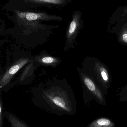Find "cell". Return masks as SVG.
I'll return each mask as SVG.
<instances>
[{
	"instance_id": "cell-1",
	"label": "cell",
	"mask_w": 127,
	"mask_h": 127,
	"mask_svg": "<svg viewBox=\"0 0 127 127\" xmlns=\"http://www.w3.org/2000/svg\"><path fill=\"white\" fill-rule=\"evenodd\" d=\"M45 87L38 88L34 93V98L41 106L50 112L59 115H70L72 102L70 99V87L63 80L47 82Z\"/></svg>"
},
{
	"instance_id": "cell-2",
	"label": "cell",
	"mask_w": 127,
	"mask_h": 127,
	"mask_svg": "<svg viewBox=\"0 0 127 127\" xmlns=\"http://www.w3.org/2000/svg\"><path fill=\"white\" fill-rule=\"evenodd\" d=\"M30 59L27 57H23L19 59L6 70V72L1 76L0 79V88H3L6 86L16 74L26 64L29 62Z\"/></svg>"
},
{
	"instance_id": "cell-3",
	"label": "cell",
	"mask_w": 127,
	"mask_h": 127,
	"mask_svg": "<svg viewBox=\"0 0 127 127\" xmlns=\"http://www.w3.org/2000/svg\"><path fill=\"white\" fill-rule=\"evenodd\" d=\"M37 60L40 64L44 65L53 66L59 64V59L50 56H44L38 58Z\"/></svg>"
},
{
	"instance_id": "cell-4",
	"label": "cell",
	"mask_w": 127,
	"mask_h": 127,
	"mask_svg": "<svg viewBox=\"0 0 127 127\" xmlns=\"http://www.w3.org/2000/svg\"><path fill=\"white\" fill-rule=\"evenodd\" d=\"M113 123L109 120L105 118L99 119L92 124L94 127H110L112 126Z\"/></svg>"
},
{
	"instance_id": "cell-5",
	"label": "cell",
	"mask_w": 127,
	"mask_h": 127,
	"mask_svg": "<svg viewBox=\"0 0 127 127\" xmlns=\"http://www.w3.org/2000/svg\"><path fill=\"white\" fill-rule=\"evenodd\" d=\"M9 120L10 122H11V124L13 125V127H18L19 126L18 124L20 125V127H27V126L25 125L23 123L21 122V121H19L18 119H16L13 116H8Z\"/></svg>"
},
{
	"instance_id": "cell-6",
	"label": "cell",
	"mask_w": 127,
	"mask_h": 127,
	"mask_svg": "<svg viewBox=\"0 0 127 127\" xmlns=\"http://www.w3.org/2000/svg\"><path fill=\"white\" fill-rule=\"evenodd\" d=\"M84 82L88 88L91 91H94L95 90V86L93 82L88 78H85L84 79Z\"/></svg>"
},
{
	"instance_id": "cell-7",
	"label": "cell",
	"mask_w": 127,
	"mask_h": 127,
	"mask_svg": "<svg viewBox=\"0 0 127 127\" xmlns=\"http://www.w3.org/2000/svg\"><path fill=\"white\" fill-rule=\"evenodd\" d=\"M77 24H78V22H77V19L75 18L70 24L69 29V35H72L74 33L77 28Z\"/></svg>"
},
{
	"instance_id": "cell-8",
	"label": "cell",
	"mask_w": 127,
	"mask_h": 127,
	"mask_svg": "<svg viewBox=\"0 0 127 127\" xmlns=\"http://www.w3.org/2000/svg\"><path fill=\"white\" fill-rule=\"evenodd\" d=\"M38 17L37 14L33 13H29L26 15V18L29 21L34 20H37Z\"/></svg>"
},
{
	"instance_id": "cell-9",
	"label": "cell",
	"mask_w": 127,
	"mask_h": 127,
	"mask_svg": "<svg viewBox=\"0 0 127 127\" xmlns=\"http://www.w3.org/2000/svg\"><path fill=\"white\" fill-rule=\"evenodd\" d=\"M51 3L54 4H59L61 2V0H36Z\"/></svg>"
},
{
	"instance_id": "cell-10",
	"label": "cell",
	"mask_w": 127,
	"mask_h": 127,
	"mask_svg": "<svg viewBox=\"0 0 127 127\" xmlns=\"http://www.w3.org/2000/svg\"><path fill=\"white\" fill-rule=\"evenodd\" d=\"M122 35V38L123 40L127 43V29L123 31Z\"/></svg>"
},
{
	"instance_id": "cell-11",
	"label": "cell",
	"mask_w": 127,
	"mask_h": 127,
	"mask_svg": "<svg viewBox=\"0 0 127 127\" xmlns=\"http://www.w3.org/2000/svg\"><path fill=\"white\" fill-rule=\"evenodd\" d=\"M2 98H1V99H0V127H2Z\"/></svg>"
},
{
	"instance_id": "cell-12",
	"label": "cell",
	"mask_w": 127,
	"mask_h": 127,
	"mask_svg": "<svg viewBox=\"0 0 127 127\" xmlns=\"http://www.w3.org/2000/svg\"><path fill=\"white\" fill-rule=\"evenodd\" d=\"M101 75L104 80L105 81H107L108 78L107 74H106V73L105 72H104V71H102L101 72Z\"/></svg>"
}]
</instances>
